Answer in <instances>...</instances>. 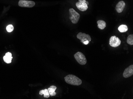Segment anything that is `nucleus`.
Listing matches in <instances>:
<instances>
[{"mask_svg":"<svg viewBox=\"0 0 133 99\" xmlns=\"http://www.w3.org/2000/svg\"><path fill=\"white\" fill-rule=\"evenodd\" d=\"M128 27L125 25H122L119 26L118 30L120 32H125L128 31Z\"/></svg>","mask_w":133,"mask_h":99,"instance_id":"nucleus-13","label":"nucleus"},{"mask_svg":"<svg viewBox=\"0 0 133 99\" xmlns=\"http://www.w3.org/2000/svg\"><path fill=\"white\" fill-rule=\"evenodd\" d=\"M76 6L77 8L81 11H85L88 8V6L86 2L78 1L76 2Z\"/></svg>","mask_w":133,"mask_h":99,"instance_id":"nucleus-8","label":"nucleus"},{"mask_svg":"<svg viewBox=\"0 0 133 99\" xmlns=\"http://www.w3.org/2000/svg\"><path fill=\"white\" fill-rule=\"evenodd\" d=\"M74 57L77 61L81 65H85L87 60L84 54L81 52H78L74 54Z\"/></svg>","mask_w":133,"mask_h":99,"instance_id":"nucleus-3","label":"nucleus"},{"mask_svg":"<svg viewBox=\"0 0 133 99\" xmlns=\"http://www.w3.org/2000/svg\"><path fill=\"white\" fill-rule=\"evenodd\" d=\"M98 24V27L99 29L103 30L106 27V22L103 20H99L97 22Z\"/></svg>","mask_w":133,"mask_h":99,"instance_id":"nucleus-11","label":"nucleus"},{"mask_svg":"<svg viewBox=\"0 0 133 99\" xmlns=\"http://www.w3.org/2000/svg\"><path fill=\"white\" fill-rule=\"evenodd\" d=\"M69 12L70 14L69 19L70 20L73 24L77 23L80 18V14L73 8H70L69 9Z\"/></svg>","mask_w":133,"mask_h":99,"instance_id":"nucleus-2","label":"nucleus"},{"mask_svg":"<svg viewBox=\"0 0 133 99\" xmlns=\"http://www.w3.org/2000/svg\"><path fill=\"white\" fill-rule=\"evenodd\" d=\"M57 89V87L55 86H51L48 89V90L49 92V94L51 96H55L56 95V93L55 92V90Z\"/></svg>","mask_w":133,"mask_h":99,"instance_id":"nucleus-10","label":"nucleus"},{"mask_svg":"<svg viewBox=\"0 0 133 99\" xmlns=\"http://www.w3.org/2000/svg\"><path fill=\"white\" fill-rule=\"evenodd\" d=\"M127 42L129 45H133V35L131 34L127 37Z\"/></svg>","mask_w":133,"mask_h":99,"instance_id":"nucleus-14","label":"nucleus"},{"mask_svg":"<svg viewBox=\"0 0 133 99\" xmlns=\"http://www.w3.org/2000/svg\"><path fill=\"white\" fill-rule=\"evenodd\" d=\"M65 80L67 84L75 86H79L82 83L81 79L72 75H69L66 76L65 77Z\"/></svg>","mask_w":133,"mask_h":99,"instance_id":"nucleus-1","label":"nucleus"},{"mask_svg":"<svg viewBox=\"0 0 133 99\" xmlns=\"http://www.w3.org/2000/svg\"><path fill=\"white\" fill-rule=\"evenodd\" d=\"M6 29L7 32H11L12 31H13L14 30V27L12 25H8L6 27Z\"/></svg>","mask_w":133,"mask_h":99,"instance_id":"nucleus-16","label":"nucleus"},{"mask_svg":"<svg viewBox=\"0 0 133 99\" xmlns=\"http://www.w3.org/2000/svg\"><path fill=\"white\" fill-rule=\"evenodd\" d=\"M121 41L119 38L114 36L111 37L109 40V44L112 47H116L121 44Z\"/></svg>","mask_w":133,"mask_h":99,"instance_id":"nucleus-5","label":"nucleus"},{"mask_svg":"<svg viewBox=\"0 0 133 99\" xmlns=\"http://www.w3.org/2000/svg\"><path fill=\"white\" fill-rule=\"evenodd\" d=\"M5 55L7 57H12V54L10 52H8L7 53H6Z\"/></svg>","mask_w":133,"mask_h":99,"instance_id":"nucleus-17","label":"nucleus"},{"mask_svg":"<svg viewBox=\"0 0 133 99\" xmlns=\"http://www.w3.org/2000/svg\"><path fill=\"white\" fill-rule=\"evenodd\" d=\"M133 75V65H131L126 68L124 71L123 77L127 78L131 77Z\"/></svg>","mask_w":133,"mask_h":99,"instance_id":"nucleus-7","label":"nucleus"},{"mask_svg":"<svg viewBox=\"0 0 133 99\" xmlns=\"http://www.w3.org/2000/svg\"><path fill=\"white\" fill-rule=\"evenodd\" d=\"M126 6L125 2L123 1H120L117 4L116 9L118 13H121L124 10Z\"/></svg>","mask_w":133,"mask_h":99,"instance_id":"nucleus-9","label":"nucleus"},{"mask_svg":"<svg viewBox=\"0 0 133 99\" xmlns=\"http://www.w3.org/2000/svg\"><path fill=\"white\" fill-rule=\"evenodd\" d=\"M39 94L40 95H44V98H49L50 96V94L48 89H45L44 90H41L39 91Z\"/></svg>","mask_w":133,"mask_h":99,"instance_id":"nucleus-12","label":"nucleus"},{"mask_svg":"<svg viewBox=\"0 0 133 99\" xmlns=\"http://www.w3.org/2000/svg\"><path fill=\"white\" fill-rule=\"evenodd\" d=\"M35 5L34 2L26 0H20L18 2V5L20 7L32 8Z\"/></svg>","mask_w":133,"mask_h":99,"instance_id":"nucleus-4","label":"nucleus"},{"mask_svg":"<svg viewBox=\"0 0 133 99\" xmlns=\"http://www.w3.org/2000/svg\"><path fill=\"white\" fill-rule=\"evenodd\" d=\"M77 37L78 39L81 40V42L83 43L84 41H86L87 40H88L90 42L91 40L90 36L89 34H86L85 33L79 32L77 34Z\"/></svg>","mask_w":133,"mask_h":99,"instance_id":"nucleus-6","label":"nucleus"},{"mask_svg":"<svg viewBox=\"0 0 133 99\" xmlns=\"http://www.w3.org/2000/svg\"><path fill=\"white\" fill-rule=\"evenodd\" d=\"M89 43V41H88V40H87V41H84L83 42V44H84V45H87Z\"/></svg>","mask_w":133,"mask_h":99,"instance_id":"nucleus-18","label":"nucleus"},{"mask_svg":"<svg viewBox=\"0 0 133 99\" xmlns=\"http://www.w3.org/2000/svg\"><path fill=\"white\" fill-rule=\"evenodd\" d=\"M13 57H7L5 55L3 57V60L7 64L11 63L12 62V60Z\"/></svg>","mask_w":133,"mask_h":99,"instance_id":"nucleus-15","label":"nucleus"}]
</instances>
